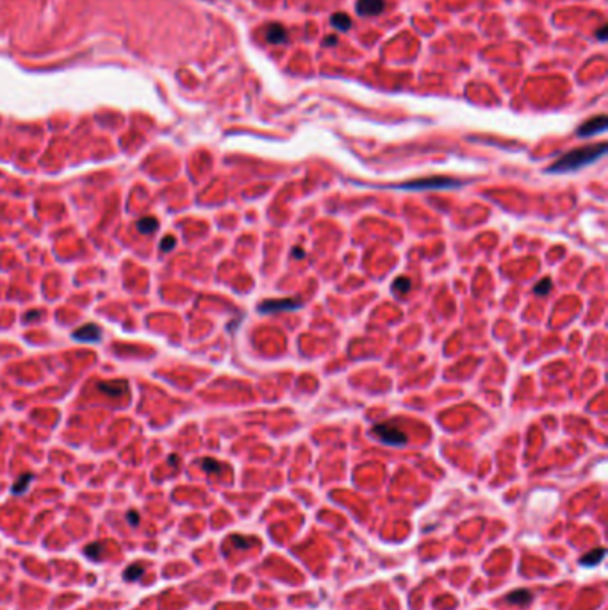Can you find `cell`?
I'll return each instance as SVG.
<instances>
[{
    "instance_id": "52a82bcc",
    "label": "cell",
    "mask_w": 608,
    "mask_h": 610,
    "mask_svg": "<svg viewBox=\"0 0 608 610\" xmlns=\"http://www.w3.org/2000/svg\"><path fill=\"white\" fill-rule=\"evenodd\" d=\"M266 39H268V43H273V45L285 43V41L289 39V33H287L284 25H280V23H269L268 27H266Z\"/></svg>"
},
{
    "instance_id": "d4e9b609",
    "label": "cell",
    "mask_w": 608,
    "mask_h": 610,
    "mask_svg": "<svg viewBox=\"0 0 608 610\" xmlns=\"http://www.w3.org/2000/svg\"><path fill=\"white\" fill-rule=\"evenodd\" d=\"M177 461H179V459H177V455H171L170 457V462H171V464H177Z\"/></svg>"
},
{
    "instance_id": "44dd1931",
    "label": "cell",
    "mask_w": 608,
    "mask_h": 610,
    "mask_svg": "<svg viewBox=\"0 0 608 610\" xmlns=\"http://www.w3.org/2000/svg\"><path fill=\"white\" fill-rule=\"evenodd\" d=\"M173 245H175V237H173V236H168V237H164V239H163V243H161V248H163L164 252H168V250H171V248H173Z\"/></svg>"
},
{
    "instance_id": "7a4b0ae2",
    "label": "cell",
    "mask_w": 608,
    "mask_h": 610,
    "mask_svg": "<svg viewBox=\"0 0 608 610\" xmlns=\"http://www.w3.org/2000/svg\"><path fill=\"white\" fill-rule=\"evenodd\" d=\"M371 434L375 435V437H378L382 443L391 445V446H403L407 443V435L391 423H382V425L373 427Z\"/></svg>"
},
{
    "instance_id": "277c9868",
    "label": "cell",
    "mask_w": 608,
    "mask_h": 610,
    "mask_svg": "<svg viewBox=\"0 0 608 610\" xmlns=\"http://www.w3.org/2000/svg\"><path fill=\"white\" fill-rule=\"evenodd\" d=\"M300 307L301 303L298 300L287 298V300H266L259 305V311L261 313H279V311H295Z\"/></svg>"
},
{
    "instance_id": "ffe728a7",
    "label": "cell",
    "mask_w": 608,
    "mask_h": 610,
    "mask_svg": "<svg viewBox=\"0 0 608 610\" xmlns=\"http://www.w3.org/2000/svg\"><path fill=\"white\" fill-rule=\"evenodd\" d=\"M549 287H551V280H548V279H546V280H542L541 284H539V286H535V293H537V295H546Z\"/></svg>"
},
{
    "instance_id": "e0dca14e",
    "label": "cell",
    "mask_w": 608,
    "mask_h": 610,
    "mask_svg": "<svg viewBox=\"0 0 608 610\" xmlns=\"http://www.w3.org/2000/svg\"><path fill=\"white\" fill-rule=\"evenodd\" d=\"M230 541L236 548H241V550H248V548L252 546V539L241 537V535H232Z\"/></svg>"
},
{
    "instance_id": "ac0fdd59",
    "label": "cell",
    "mask_w": 608,
    "mask_h": 610,
    "mask_svg": "<svg viewBox=\"0 0 608 610\" xmlns=\"http://www.w3.org/2000/svg\"><path fill=\"white\" fill-rule=\"evenodd\" d=\"M202 467L207 473H218L219 469H221V464H219V462H216V461H213V459H203V461H202Z\"/></svg>"
},
{
    "instance_id": "cb8c5ba5",
    "label": "cell",
    "mask_w": 608,
    "mask_h": 610,
    "mask_svg": "<svg viewBox=\"0 0 608 610\" xmlns=\"http://www.w3.org/2000/svg\"><path fill=\"white\" fill-rule=\"evenodd\" d=\"M335 43H337V41H335L334 36H329V38H327V41H325V45H329V47H332V45H335Z\"/></svg>"
},
{
    "instance_id": "7402d4cb",
    "label": "cell",
    "mask_w": 608,
    "mask_h": 610,
    "mask_svg": "<svg viewBox=\"0 0 608 610\" xmlns=\"http://www.w3.org/2000/svg\"><path fill=\"white\" fill-rule=\"evenodd\" d=\"M127 521L131 523V527H137V523H139V514H137V512H129V514H127Z\"/></svg>"
},
{
    "instance_id": "5bb4252c",
    "label": "cell",
    "mask_w": 608,
    "mask_h": 610,
    "mask_svg": "<svg viewBox=\"0 0 608 610\" xmlns=\"http://www.w3.org/2000/svg\"><path fill=\"white\" fill-rule=\"evenodd\" d=\"M143 573H145V569H143L139 564H134V566L127 567L125 573H123V578H125V580H131V582H136V580H139V578L143 577Z\"/></svg>"
},
{
    "instance_id": "2e32d148",
    "label": "cell",
    "mask_w": 608,
    "mask_h": 610,
    "mask_svg": "<svg viewBox=\"0 0 608 610\" xmlns=\"http://www.w3.org/2000/svg\"><path fill=\"white\" fill-rule=\"evenodd\" d=\"M100 550H102V544H100V543H95V544H89L88 548H86V550H84V553H86V557H88V559H91V561H100Z\"/></svg>"
},
{
    "instance_id": "ba28073f",
    "label": "cell",
    "mask_w": 608,
    "mask_h": 610,
    "mask_svg": "<svg viewBox=\"0 0 608 610\" xmlns=\"http://www.w3.org/2000/svg\"><path fill=\"white\" fill-rule=\"evenodd\" d=\"M73 337H75L77 341H99L100 329L93 323L84 325V327H81V329H77L73 332Z\"/></svg>"
},
{
    "instance_id": "d6986e66",
    "label": "cell",
    "mask_w": 608,
    "mask_h": 610,
    "mask_svg": "<svg viewBox=\"0 0 608 610\" xmlns=\"http://www.w3.org/2000/svg\"><path fill=\"white\" fill-rule=\"evenodd\" d=\"M393 287H394L396 291L405 293V291H409V287H411V282H409V279H405V277H400V279H398V280L393 284Z\"/></svg>"
},
{
    "instance_id": "9a60e30c",
    "label": "cell",
    "mask_w": 608,
    "mask_h": 610,
    "mask_svg": "<svg viewBox=\"0 0 608 610\" xmlns=\"http://www.w3.org/2000/svg\"><path fill=\"white\" fill-rule=\"evenodd\" d=\"M31 480H33V475H29V473H25V475H23L22 478L18 480L16 484L13 485V489H11V493L13 495H22V493H25V489H27V485L31 484Z\"/></svg>"
},
{
    "instance_id": "3957f363",
    "label": "cell",
    "mask_w": 608,
    "mask_h": 610,
    "mask_svg": "<svg viewBox=\"0 0 608 610\" xmlns=\"http://www.w3.org/2000/svg\"><path fill=\"white\" fill-rule=\"evenodd\" d=\"M453 186H460V182L453 181V179H446V177H430V179L407 182V184H401L400 187H407V189H430V187H432V189H439V187H453Z\"/></svg>"
},
{
    "instance_id": "7c38bea8",
    "label": "cell",
    "mask_w": 608,
    "mask_h": 610,
    "mask_svg": "<svg viewBox=\"0 0 608 610\" xmlns=\"http://www.w3.org/2000/svg\"><path fill=\"white\" fill-rule=\"evenodd\" d=\"M330 23H332V25H334L335 29H339V31H343V33H346V31H348V29L351 27V20H350V16H346L345 13H335L334 16L330 18Z\"/></svg>"
},
{
    "instance_id": "8fae6325",
    "label": "cell",
    "mask_w": 608,
    "mask_h": 610,
    "mask_svg": "<svg viewBox=\"0 0 608 610\" xmlns=\"http://www.w3.org/2000/svg\"><path fill=\"white\" fill-rule=\"evenodd\" d=\"M99 389L109 396H116V395L120 396L127 391V384L123 380H118V382H102V384H99Z\"/></svg>"
},
{
    "instance_id": "9c48e42d",
    "label": "cell",
    "mask_w": 608,
    "mask_h": 610,
    "mask_svg": "<svg viewBox=\"0 0 608 610\" xmlns=\"http://www.w3.org/2000/svg\"><path fill=\"white\" fill-rule=\"evenodd\" d=\"M505 599L512 605H519V607H523V605H530L531 601H533V594H531L528 589H517V591H512V593L507 594V598Z\"/></svg>"
},
{
    "instance_id": "5b68a950",
    "label": "cell",
    "mask_w": 608,
    "mask_h": 610,
    "mask_svg": "<svg viewBox=\"0 0 608 610\" xmlns=\"http://www.w3.org/2000/svg\"><path fill=\"white\" fill-rule=\"evenodd\" d=\"M607 125H608V120H607V116L605 115L594 116V118H591L589 121H585L583 125H580V129H578V136H581V138H589V136L599 134V132H603L605 129H607Z\"/></svg>"
},
{
    "instance_id": "8992f818",
    "label": "cell",
    "mask_w": 608,
    "mask_h": 610,
    "mask_svg": "<svg viewBox=\"0 0 608 610\" xmlns=\"http://www.w3.org/2000/svg\"><path fill=\"white\" fill-rule=\"evenodd\" d=\"M385 9V0H357V13L362 16H375Z\"/></svg>"
},
{
    "instance_id": "6da1fadb",
    "label": "cell",
    "mask_w": 608,
    "mask_h": 610,
    "mask_svg": "<svg viewBox=\"0 0 608 610\" xmlns=\"http://www.w3.org/2000/svg\"><path fill=\"white\" fill-rule=\"evenodd\" d=\"M607 152V145L599 143L594 147H583V148H576L567 152L565 155H562L557 163L549 166V173H565V171H575L580 170L583 166L591 165L594 161H597L599 157H603Z\"/></svg>"
},
{
    "instance_id": "4fadbf2b",
    "label": "cell",
    "mask_w": 608,
    "mask_h": 610,
    "mask_svg": "<svg viewBox=\"0 0 608 610\" xmlns=\"http://www.w3.org/2000/svg\"><path fill=\"white\" fill-rule=\"evenodd\" d=\"M157 220L155 218H141V220L137 221V231L141 232V234H152V232L157 231Z\"/></svg>"
},
{
    "instance_id": "30bf717a",
    "label": "cell",
    "mask_w": 608,
    "mask_h": 610,
    "mask_svg": "<svg viewBox=\"0 0 608 610\" xmlns=\"http://www.w3.org/2000/svg\"><path fill=\"white\" fill-rule=\"evenodd\" d=\"M605 553H607V550H605V548H601V546H599V548H594V550H591L589 553H585V555L581 557V559H580V566H583V567H594V566H597V564H599V562L605 559Z\"/></svg>"
},
{
    "instance_id": "603a6c76",
    "label": "cell",
    "mask_w": 608,
    "mask_h": 610,
    "mask_svg": "<svg viewBox=\"0 0 608 610\" xmlns=\"http://www.w3.org/2000/svg\"><path fill=\"white\" fill-rule=\"evenodd\" d=\"M597 38H599V41H605V39H607V25H603L601 27V31H599V33L596 34Z\"/></svg>"
}]
</instances>
